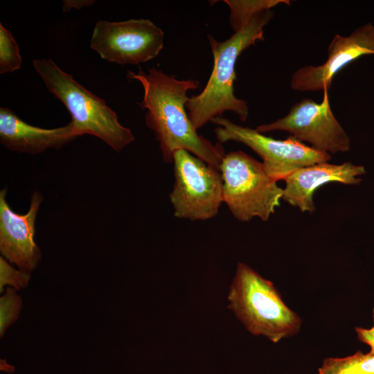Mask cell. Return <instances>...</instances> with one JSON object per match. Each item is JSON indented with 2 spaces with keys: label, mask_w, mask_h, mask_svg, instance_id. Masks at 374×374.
<instances>
[{
  "label": "cell",
  "mask_w": 374,
  "mask_h": 374,
  "mask_svg": "<svg viewBox=\"0 0 374 374\" xmlns=\"http://www.w3.org/2000/svg\"><path fill=\"white\" fill-rule=\"evenodd\" d=\"M127 76L143 87V98L139 105L147 109L145 123L155 134L163 160L171 163L174 152L184 150L220 170L226 154L223 146L199 135L186 111L187 93L197 89L199 82L178 80L155 68L128 71Z\"/></svg>",
  "instance_id": "cell-1"
},
{
  "label": "cell",
  "mask_w": 374,
  "mask_h": 374,
  "mask_svg": "<svg viewBox=\"0 0 374 374\" xmlns=\"http://www.w3.org/2000/svg\"><path fill=\"white\" fill-rule=\"evenodd\" d=\"M274 15L271 9L256 13L240 30L222 42L208 35L213 55V70L202 91L189 97L186 105L189 119L197 130L226 111L235 113L242 122L247 119V102L234 94L236 62L243 51L256 41L264 40L263 28Z\"/></svg>",
  "instance_id": "cell-2"
},
{
  "label": "cell",
  "mask_w": 374,
  "mask_h": 374,
  "mask_svg": "<svg viewBox=\"0 0 374 374\" xmlns=\"http://www.w3.org/2000/svg\"><path fill=\"white\" fill-rule=\"evenodd\" d=\"M227 299V308L253 335L278 343L300 330V317L286 305L272 282L244 263L237 265Z\"/></svg>",
  "instance_id": "cell-3"
},
{
  "label": "cell",
  "mask_w": 374,
  "mask_h": 374,
  "mask_svg": "<svg viewBox=\"0 0 374 374\" xmlns=\"http://www.w3.org/2000/svg\"><path fill=\"white\" fill-rule=\"evenodd\" d=\"M33 65L48 91L71 114V121L80 136L93 135L117 152L134 141L131 130L119 123L116 112L105 101L79 84L53 60L37 59Z\"/></svg>",
  "instance_id": "cell-4"
},
{
  "label": "cell",
  "mask_w": 374,
  "mask_h": 374,
  "mask_svg": "<svg viewBox=\"0 0 374 374\" xmlns=\"http://www.w3.org/2000/svg\"><path fill=\"white\" fill-rule=\"evenodd\" d=\"M223 200L239 221L258 217L267 221L283 199L284 189L267 175L263 163L242 151L226 154L220 167Z\"/></svg>",
  "instance_id": "cell-5"
},
{
  "label": "cell",
  "mask_w": 374,
  "mask_h": 374,
  "mask_svg": "<svg viewBox=\"0 0 374 374\" xmlns=\"http://www.w3.org/2000/svg\"><path fill=\"white\" fill-rule=\"evenodd\" d=\"M175 184L170 194L174 215L206 220L215 216L223 200L220 170L184 150L173 154Z\"/></svg>",
  "instance_id": "cell-6"
},
{
  "label": "cell",
  "mask_w": 374,
  "mask_h": 374,
  "mask_svg": "<svg viewBox=\"0 0 374 374\" xmlns=\"http://www.w3.org/2000/svg\"><path fill=\"white\" fill-rule=\"evenodd\" d=\"M211 122L218 125L215 134L220 143L233 141L247 145L262 158L267 175L274 181L284 180L301 168L331 159L330 154L308 146L292 136L278 140L222 117Z\"/></svg>",
  "instance_id": "cell-7"
},
{
  "label": "cell",
  "mask_w": 374,
  "mask_h": 374,
  "mask_svg": "<svg viewBox=\"0 0 374 374\" xmlns=\"http://www.w3.org/2000/svg\"><path fill=\"white\" fill-rule=\"evenodd\" d=\"M163 44V31L149 19L98 20L93 30L90 47L101 58L124 65L154 59Z\"/></svg>",
  "instance_id": "cell-8"
},
{
  "label": "cell",
  "mask_w": 374,
  "mask_h": 374,
  "mask_svg": "<svg viewBox=\"0 0 374 374\" xmlns=\"http://www.w3.org/2000/svg\"><path fill=\"white\" fill-rule=\"evenodd\" d=\"M323 91L321 103L308 98L302 99L291 107L285 116L256 129L262 134L287 132L299 141L308 142L313 148L329 154L349 150L350 139L331 110L328 90Z\"/></svg>",
  "instance_id": "cell-9"
},
{
  "label": "cell",
  "mask_w": 374,
  "mask_h": 374,
  "mask_svg": "<svg viewBox=\"0 0 374 374\" xmlns=\"http://www.w3.org/2000/svg\"><path fill=\"white\" fill-rule=\"evenodd\" d=\"M7 189L0 190V252L19 269L31 273L42 259V251L35 242V221L44 197L35 191L28 211L19 214L6 201Z\"/></svg>",
  "instance_id": "cell-10"
},
{
  "label": "cell",
  "mask_w": 374,
  "mask_h": 374,
  "mask_svg": "<svg viewBox=\"0 0 374 374\" xmlns=\"http://www.w3.org/2000/svg\"><path fill=\"white\" fill-rule=\"evenodd\" d=\"M328 53L323 64L307 65L294 72L291 88L298 91H328L334 76L345 66L362 55H374V26L362 25L348 36L335 35Z\"/></svg>",
  "instance_id": "cell-11"
},
{
  "label": "cell",
  "mask_w": 374,
  "mask_h": 374,
  "mask_svg": "<svg viewBox=\"0 0 374 374\" xmlns=\"http://www.w3.org/2000/svg\"><path fill=\"white\" fill-rule=\"evenodd\" d=\"M365 173L364 166L349 162L341 164L323 162L303 167L284 179L283 199L298 207L301 212L312 213L315 210L313 195L318 188L330 182L357 184L362 179L357 177Z\"/></svg>",
  "instance_id": "cell-12"
},
{
  "label": "cell",
  "mask_w": 374,
  "mask_h": 374,
  "mask_svg": "<svg viewBox=\"0 0 374 374\" xmlns=\"http://www.w3.org/2000/svg\"><path fill=\"white\" fill-rule=\"evenodd\" d=\"M79 136L71 121L45 129L26 123L8 108H0V142L10 150L38 154L51 148L60 149Z\"/></svg>",
  "instance_id": "cell-13"
},
{
  "label": "cell",
  "mask_w": 374,
  "mask_h": 374,
  "mask_svg": "<svg viewBox=\"0 0 374 374\" xmlns=\"http://www.w3.org/2000/svg\"><path fill=\"white\" fill-rule=\"evenodd\" d=\"M318 374H374V353L358 351L345 357L326 358Z\"/></svg>",
  "instance_id": "cell-14"
},
{
  "label": "cell",
  "mask_w": 374,
  "mask_h": 374,
  "mask_svg": "<svg viewBox=\"0 0 374 374\" xmlns=\"http://www.w3.org/2000/svg\"><path fill=\"white\" fill-rule=\"evenodd\" d=\"M230 8L229 23L235 32L240 30L256 13L270 10L280 4H290L288 0H225Z\"/></svg>",
  "instance_id": "cell-15"
},
{
  "label": "cell",
  "mask_w": 374,
  "mask_h": 374,
  "mask_svg": "<svg viewBox=\"0 0 374 374\" xmlns=\"http://www.w3.org/2000/svg\"><path fill=\"white\" fill-rule=\"evenodd\" d=\"M21 66V57L17 43L10 31L0 23V73L13 72Z\"/></svg>",
  "instance_id": "cell-16"
},
{
  "label": "cell",
  "mask_w": 374,
  "mask_h": 374,
  "mask_svg": "<svg viewBox=\"0 0 374 374\" xmlns=\"http://www.w3.org/2000/svg\"><path fill=\"white\" fill-rule=\"evenodd\" d=\"M22 306L21 296L17 290L8 287L0 298V337L18 319Z\"/></svg>",
  "instance_id": "cell-17"
},
{
  "label": "cell",
  "mask_w": 374,
  "mask_h": 374,
  "mask_svg": "<svg viewBox=\"0 0 374 374\" xmlns=\"http://www.w3.org/2000/svg\"><path fill=\"white\" fill-rule=\"evenodd\" d=\"M31 278L29 272L16 269L3 256L0 257V292H3L6 285L17 291L25 289Z\"/></svg>",
  "instance_id": "cell-18"
},
{
  "label": "cell",
  "mask_w": 374,
  "mask_h": 374,
  "mask_svg": "<svg viewBox=\"0 0 374 374\" xmlns=\"http://www.w3.org/2000/svg\"><path fill=\"white\" fill-rule=\"evenodd\" d=\"M95 3L93 0H64L62 10L63 12H69L72 8L80 10L82 8L89 6Z\"/></svg>",
  "instance_id": "cell-19"
},
{
  "label": "cell",
  "mask_w": 374,
  "mask_h": 374,
  "mask_svg": "<svg viewBox=\"0 0 374 374\" xmlns=\"http://www.w3.org/2000/svg\"><path fill=\"white\" fill-rule=\"evenodd\" d=\"M373 322H374V308H373ZM358 339L368 344V346L374 343V326L370 329L362 328L359 327L355 328Z\"/></svg>",
  "instance_id": "cell-20"
},
{
  "label": "cell",
  "mask_w": 374,
  "mask_h": 374,
  "mask_svg": "<svg viewBox=\"0 0 374 374\" xmlns=\"http://www.w3.org/2000/svg\"><path fill=\"white\" fill-rule=\"evenodd\" d=\"M371 347V353H374V343L369 345Z\"/></svg>",
  "instance_id": "cell-21"
}]
</instances>
